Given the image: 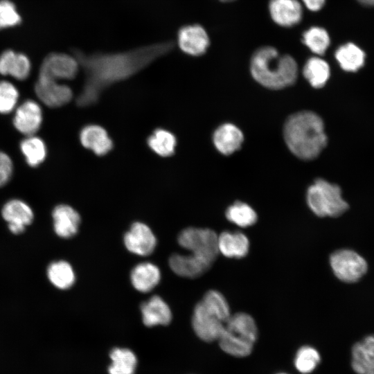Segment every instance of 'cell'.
<instances>
[{"mask_svg":"<svg viewBox=\"0 0 374 374\" xmlns=\"http://www.w3.org/2000/svg\"><path fill=\"white\" fill-rule=\"evenodd\" d=\"M172 41H164L115 53H86L73 51L84 71L83 87L75 100L78 107L96 105L111 86L134 76L174 48Z\"/></svg>","mask_w":374,"mask_h":374,"instance_id":"cell-1","label":"cell"},{"mask_svg":"<svg viewBox=\"0 0 374 374\" xmlns=\"http://www.w3.org/2000/svg\"><path fill=\"white\" fill-rule=\"evenodd\" d=\"M283 132L290 150L303 160L315 159L327 145L323 122L312 112L291 115L285 123Z\"/></svg>","mask_w":374,"mask_h":374,"instance_id":"cell-2","label":"cell"},{"mask_svg":"<svg viewBox=\"0 0 374 374\" xmlns=\"http://www.w3.org/2000/svg\"><path fill=\"white\" fill-rule=\"evenodd\" d=\"M250 71L253 78L265 87L280 89L293 84L298 66L290 55H280L273 46L258 48L252 55Z\"/></svg>","mask_w":374,"mask_h":374,"instance_id":"cell-3","label":"cell"},{"mask_svg":"<svg viewBox=\"0 0 374 374\" xmlns=\"http://www.w3.org/2000/svg\"><path fill=\"white\" fill-rule=\"evenodd\" d=\"M231 315L224 296L216 290H210L194 308L193 328L197 337L204 341L218 340Z\"/></svg>","mask_w":374,"mask_h":374,"instance_id":"cell-4","label":"cell"},{"mask_svg":"<svg viewBox=\"0 0 374 374\" xmlns=\"http://www.w3.org/2000/svg\"><path fill=\"white\" fill-rule=\"evenodd\" d=\"M257 337L258 329L253 319L248 314L239 312L231 315L217 341L226 353L244 357L251 354Z\"/></svg>","mask_w":374,"mask_h":374,"instance_id":"cell-5","label":"cell"},{"mask_svg":"<svg viewBox=\"0 0 374 374\" xmlns=\"http://www.w3.org/2000/svg\"><path fill=\"white\" fill-rule=\"evenodd\" d=\"M307 203L319 217H338L348 208L341 188L323 179H317L307 191Z\"/></svg>","mask_w":374,"mask_h":374,"instance_id":"cell-6","label":"cell"},{"mask_svg":"<svg viewBox=\"0 0 374 374\" xmlns=\"http://www.w3.org/2000/svg\"><path fill=\"white\" fill-rule=\"evenodd\" d=\"M217 237L211 229L188 227L179 234L178 242L190 255L211 267L220 253Z\"/></svg>","mask_w":374,"mask_h":374,"instance_id":"cell-7","label":"cell"},{"mask_svg":"<svg viewBox=\"0 0 374 374\" xmlns=\"http://www.w3.org/2000/svg\"><path fill=\"white\" fill-rule=\"evenodd\" d=\"M330 264L336 277L348 283L358 281L368 269L366 260L356 251L348 249L332 253Z\"/></svg>","mask_w":374,"mask_h":374,"instance_id":"cell-8","label":"cell"},{"mask_svg":"<svg viewBox=\"0 0 374 374\" xmlns=\"http://www.w3.org/2000/svg\"><path fill=\"white\" fill-rule=\"evenodd\" d=\"M79 68V63L74 55L52 53L43 60L39 75L57 81L72 80L76 76Z\"/></svg>","mask_w":374,"mask_h":374,"instance_id":"cell-9","label":"cell"},{"mask_svg":"<svg viewBox=\"0 0 374 374\" xmlns=\"http://www.w3.org/2000/svg\"><path fill=\"white\" fill-rule=\"evenodd\" d=\"M34 90L38 99L51 108L64 106L73 98V91L70 87L46 77L39 75Z\"/></svg>","mask_w":374,"mask_h":374,"instance_id":"cell-10","label":"cell"},{"mask_svg":"<svg viewBox=\"0 0 374 374\" xmlns=\"http://www.w3.org/2000/svg\"><path fill=\"white\" fill-rule=\"evenodd\" d=\"M177 44L184 53L191 56H201L206 52L210 39L203 26L197 24H189L178 30Z\"/></svg>","mask_w":374,"mask_h":374,"instance_id":"cell-11","label":"cell"},{"mask_svg":"<svg viewBox=\"0 0 374 374\" xmlns=\"http://www.w3.org/2000/svg\"><path fill=\"white\" fill-rule=\"evenodd\" d=\"M42 121V109L37 102L31 99L24 100L15 109L12 118L15 128L26 136L35 134Z\"/></svg>","mask_w":374,"mask_h":374,"instance_id":"cell-12","label":"cell"},{"mask_svg":"<svg viewBox=\"0 0 374 374\" xmlns=\"http://www.w3.org/2000/svg\"><path fill=\"white\" fill-rule=\"evenodd\" d=\"M1 215L8 222L10 231L17 235L23 233L26 226L30 224L34 218L30 206L19 199L8 200L2 207Z\"/></svg>","mask_w":374,"mask_h":374,"instance_id":"cell-13","label":"cell"},{"mask_svg":"<svg viewBox=\"0 0 374 374\" xmlns=\"http://www.w3.org/2000/svg\"><path fill=\"white\" fill-rule=\"evenodd\" d=\"M123 240L127 250L139 256L150 255L157 244L156 237L150 227L139 222L132 224Z\"/></svg>","mask_w":374,"mask_h":374,"instance_id":"cell-14","label":"cell"},{"mask_svg":"<svg viewBox=\"0 0 374 374\" xmlns=\"http://www.w3.org/2000/svg\"><path fill=\"white\" fill-rule=\"evenodd\" d=\"M81 145L97 156L107 154L114 148L112 139L107 130L96 124H88L82 127L79 134Z\"/></svg>","mask_w":374,"mask_h":374,"instance_id":"cell-15","label":"cell"},{"mask_svg":"<svg viewBox=\"0 0 374 374\" xmlns=\"http://www.w3.org/2000/svg\"><path fill=\"white\" fill-rule=\"evenodd\" d=\"M269 12L276 24L286 28L297 25L303 17V8L298 0H270Z\"/></svg>","mask_w":374,"mask_h":374,"instance_id":"cell-16","label":"cell"},{"mask_svg":"<svg viewBox=\"0 0 374 374\" xmlns=\"http://www.w3.org/2000/svg\"><path fill=\"white\" fill-rule=\"evenodd\" d=\"M53 229L55 233L63 238L73 236L78 230L80 217L71 206L58 204L52 211Z\"/></svg>","mask_w":374,"mask_h":374,"instance_id":"cell-17","label":"cell"},{"mask_svg":"<svg viewBox=\"0 0 374 374\" xmlns=\"http://www.w3.org/2000/svg\"><path fill=\"white\" fill-rule=\"evenodd\" d=\"M31 69L28 57L21 53L6 50L0 55V74L11 75L12 78L24 80L26 79Z\"/></svg>","mask_w":374,"mask_h":374,"instance_id":"cell-18","label":"cell"},{"mask_svg":"<svg viewBox=\"0 0 374 374\" xmlns=\"http://www.w3.org/2000/svg\"><path fill=\"white\" fill-rule=\"evenodd\" d=\"M243 140L241 130L231 123H225L218 127L213 136L215 148L224 155L231 154L238 150Z\"/></svg>","mask_w":374,"mask_h":374,"instance_id":"cell-19","label":"cell"},{"mask_svg":"<svg viewBox=\"0 0 374 374\" xmlns=\"http://www.w3.org/2000/svg\"><path fill=\"white\" fill-rule=\"evenodd\" d=\"M143 323L148 327L167 325L172 319L168 304L159 296H153L141 305Z\"/></svg>","mask_w":374,"mask_h":374,"instance_id":"cell-20","label":"cell"},{"mask_svg":"<svg viewBox=\"0 0 374 374\" xmlns=\"http://www.w3.org/2000/svg\"><path fill=\"white\" fill-rule=\"evenodd\" d=\"M219 252L226 257L241 258L249 251L247 237L240 232L224 231L217 237Z\"/></svg>","mask_w":374,"mask_h":374,"instance_id":"cell-21","label":"cell"},{"mask_svg":"<svg viewBox=\"0 0 374 374\" xmlns=\"http://www.w3.org/2000/svg\"><path fill=\"white\" fill-rule=\"evenodd\" d=\"M168 262L170 267L175 274L191 278L200 276L211 267L190 254H172Z\"/></svg>","mask_w":374,"mask_h":374,"instance_id":"cell-22","label":"cell"},{"mask_svg":"<svg viewBox=\"0 0 374 374\" xmlns=\"http://www.w3.org/2000/svg\"><path fill=\"white\" fill-rule=\"evenodd\" d=\"M160 278L159 269L151 262H143L136 265L130 274L132 285L141 292L151 291L159 283Z\"/></svg>","mask_w":374,"mask_h":374,"instance_id":"cell-23","label":"cell"},{"mask_svg":"<svg viewBox=\"0 0 374 374\" xmlns=\"http://www.w3.org/2000/svg\"><path fill=\"white\" fill-rule=\"evenodd\" d=\"M335 56L343 70L355 72L364 66L366 55L356 44L349 42L340 46Z\"/></svg>","mask_w":374,"mask_h":374,"instance_id":"cell-24","label":"cell"},{"mask_svg":"<svg viewBox=\"0 0 374 374\" xmlns=\"http://www.w3.org/2000/svg\"><path fill=\"white\" fill-rule=\"evenodd\" d=\"M19 148L26 163L33 168L42 164L47 156V148L45 142L35 134L26 136L21 140Z\"/></svg>","mask_w":374,"mask_h":374,"instance_id":"cell-25","label":"cell"},{"mask_svg":"<svg viewBox=\"0 0 374 374\" xmlns=\"http://www.w3.org/2000/svg\"><path fill=\"white\" fill-rule=\"evenodd\" d=\"M147 145L156 154L168 157L175 154L177 138L173 133L167 130L157 128L148 137Z\"/></svg>","mask_w":374,"mask_h":374,"instance_id":"cell-26","label":"cell"},{"mask_svg":"<svg viewBox=\"0 0 374 374\" xmlns=\"http://www.w3.org/2000/svg\"><path fill=\"white\" fill-rule=\"evenodd\" d=\"M112 360L108 367L109 374H134L137 365V358L128 348H114L109 354Z\"/></svg>","mask_w":374,"mask_h":374,"instance_id":"cell-27","label":"cell"},{"mask_svg":"<svg viewBox=\"0 0 374 374\" xmlns=\"http://www.w3.org/2000/svg\"><path fill=\"white\" fill-rule=\"evenodd\" d=\"M303 74L313 87L321 88L330 77V66L324 60L319 57H312L305 62Z\"/></svg>","mask_w":374,"mask_h":374,"instance_id":"cell-28","label":"cell"},{"mask_svg":"<svg viewBox=\"0 0 374 374\" xmlns=\"http://www.w3.org/2000/svg\"><path fill=\"white\" fill-rule=\"evenodd\" d=\"M47 276L57 288L66 290L75 282V274L71 265L64 260L51 262L47 268Z\"/></svg>","mask_w":374,"mask_h":374,"instance_id":"cell-29","label":"cell"},{"mask_svg":"<svg viewBox=\"0 0 374 374\" xmlns=\"http://www.w3.org/2000/svg\"><path fill=\"white\" fill-rule=\"evenodd\" d=\"M303 44L314 53L322 55L330 46V39L326 29L313 26L303 33Z\"/></svg>","mask_w":374,"mask_h":374,"instance_id":"cell-30","label":"cell"},{"mask_svg":"<svg viewBox=\"0 0 374 374\" xmlns=\"http://www.w3.org/2000/svg\"><path fill=\"white\" fill-rule=\"evenodd\" d=\"M226 217L240 227H248L256 223L257 214L248 204L236 202L226 209Z\"/></svg>","mask_w":374,"mask_h":374,"instance_id":"cell-31","label":"cell"},{"mask_svg":"<svg viewBox=\"0 0 374 374\" xmlns=\"http://www.w3.org/2000/svg\"><path fill=\"white\" fill-rule=\"evenodd\" d=\"M320 362L321 356L317 350L310 346H304L297 350L294 364L299 373L309 374L315 370Z\"/></svg>","mask_w":374,"mask_h":374,"instance_id":"cell-32","label":"cell"},{"mask_svg":"<svg viewBox=\"0 0 374 374\" xmlns=\"http://www.w3.org/2000/svg\"><path fill=\"white\" fill-rule=\"evenodd\" d=\"M351 365L357 374H374V356L365 351L359 342L352 348Z\"/></svg>","mask_w":374,"mask_h":374,"instance_id":"cell-33","label":"cell"},{"mask_svg":"<svg viewBox=\"0 0 374 374\" xmlns=\"http://www.w3.org/2000/svg\"><path fill=\"white\" fill-rule=\"evenodd\" d=\"M19 93L10 82L0 81V114H7L12 112L17 104Z\"/></svg>","mask_w":374,"mask_h":374,"instance_id":"cell-34","label":"cell"},{"mask_svg":"<svg viewBox=\"0 0 374 374\" xmlns=\"http://www.w3.org/2000/svg\"><path fill=\"white\" fill-rule=\"evenodd\" d=\"M15 4L9 0H0V29L15 26L21 22Z\"/></svg>","mask_w":374,"mask_h":374,"instance_id":"cell-35","label":"cell"},{"mask_svg":"<svg viewBox=\"0 0 374 374\" xmlns=\"http://www.w3.org/2000/svg\"><path fill=\"white\" fill-rule=\"evenodd\" d=\"M14 166L10 157L0 150V188L5 186L11 179Z\"/></svg>","mask_w":374,"mask_h":374,"instance_id":"cell-36","label":"cell"},{"mask_svg":"<svg viewBox=\"0 0 374 374\" xmlns=\"http://www.w3.org/2000/svg\"><path fill=\"white\" fill-rule=\"evenodd\" d=\"M359 343L365 351L374 356V335L366 337Z\"/></svg>","mask_w":374,"mask_h":374,"instance_id":"cell-37","label":"cell"},{"mask_svg":"<svg viewBox=\"0 0 374 374\" xmlns=\"http://www.w3.org/2000/svg\"><path fill=\"white\" fill-rule=\"evenodd\" d=\"M306 8L313 12L320 10L326 3V0H302Z\"/></svg>","mask_w":374,"mask_h":374,"instance_id":"cell-38","label":"cell"},{"mask_svg":"<svg viewBox=\"0 0 374 374\" xmlns=\"http://www.w3.org/2000/svg\"><path fill=\"white\" fill-rule=\"evenodd\" d=\"M360 3L366 6H374V0H357Z\"/></svg>","mask_w":374,"mask_h":374,"instance_id":"cell-39","label":"cell"},{"mask_svg":"<svg viewBox=\"0 0 374 374\" xmlns=\"http://www.w3.org/2000/svg\"><path fill=\"white\" fill-rule=\"evenodd\" d=\"M219 1H222V2H229V1H233L235 0H219Z\"/></svg>","mask_w":374,"mask_h":374,"instance_id":"cell-40","label":"cell"},{"mask_svg":"<svg viewBox=\"0 0 374 374\" xmlns=\"http://www.w3.org/2000/svg\"><path fill=\"white\" fill-rule=\"evenodd\" d=\"M277 374H288V373H278Z\"/></svg>","mask_w":374,"mask_h":374,"instance_id":"cell-41","label":"cell"}]
</instances>
